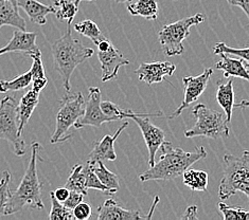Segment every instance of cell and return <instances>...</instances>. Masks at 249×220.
Masks as SVG:
<instances>
[{"label":"cell","mask_w":249,"mask_h":220,"mask_svg":"<svg viewBox=\"0 0 249 220\" xmlns=\"http://www.w3.org/2000/svg\"><path fill=\"white\" fill-rule=\"evenodd\" d=\"M51 198V211L49 214L50 220H73L72 211L65 207L60 201H57L52 192L50 193Z\"/></svg>","instance_id":"f546056e"},{"label":"cell","mask_w":249,"mask_h":220,"mask_svg":"<svg viewBox=\"0 0 249 220\" xmlns=\"http://www.w3.org/2000/svg\"><path fill=\"white\" fill-rule=\"evenodd\" d=\"M181 175L183 184L192 191L203 192L207 189V186H208V174L205 170H197L189 168Z\"/></svg>","instance_id":"603a6c76"},{"label":"cell","mask_w":249,"mask_h":220,"mask_svg":"<svg viewBox=\"0 0 249 220\" xmlns=\"http://www.w3.org/2000/svg\"><path fill=\"white\" fill-rule=\"evenodd\" d=\"M205 21V15L197 13L180 20L163 26L159 31V43L167 56H176L183 53L182 41L190 35V29Z\"/></svg>","instance_id":"8992f818"},{"label":"cell","mask_w":249,"mask_h":220,"mask_svg":"<svg viewBox=\"0 0 249 220\" xmlns=\"http://www.w3.org/2000/svg\"><path fill=\"white\" fill-rule=\"evenodd\" d=\"M93 50L87 48L82 41L72 37L71 23H67V30L63 36L52 44V55L54 69L60 73L63 86L69 92L71 90L70 77L75 68L93 55Z\"/></svg>","instance_id":"7a4b0ae2"},{"label":"cell","mask_w":249,"mask_h":220,"mask_svg":"<svg viewBox=\"0 0 249 220\" xmlns=\"http://www.w3.org/2000/svg\"><path fill=\"white\" fill-rule=\"evenodd\" d=\"M74 29L76 32H79L83 36L90 38L94 45H97L104 37L101 30L97 26V23L90 19H85L81 22L75 23Z\"/></svg>","instance_id":"83f0119b"},{"label":"cell","mask_w":249,"mask_h":220,"mask_svg":"<svg viewBox=\"0 0 249 220\" xmlns=\"http://www.w3.org/2000/svg\"><path fill=\"white\" fill-rule=\"evenodd\" d=\"M127 126V122L123 123L122 126L119 127L114 135H106L100 141L96 142L89 156H88V161L96 163L99 161H115L117 159V154L115 152V142L118 139V136Z\"/></svg>","instance_id":"5bb4252c"},{"label":"cell","mask_w":249,"mask_h":220,"mask_svg":"<svg viewBox=\"0 0 249 220\" xmlns=\"http://www.w3.org/2000/svg\"><path fill=\"white\" fill-rule=\"evenodd\" d=\"M37 34L35 32H27L17 29L13 33V37L3 48L0 49V55L5 53H25L29 55L30 53L38 50L36 46Z\"/></svg>","instance_id":"9a60e30c"},{"label":"cell","mask_w":249,"mask_h":220,"mask_svg":"<svg viewBox=\"0 0 249 220\" xmlns=\"http://www.w3.org/2000/svg\"><path fill=\"white\" fill-rule=\"evenodd\" d=\"M85 110V100L82 92L66 94L61 100V107L56 116L55 130L51 136V144L58 143L69 139V130L74 123L83 116Z\"/></svg>","instance_id":"52a82bcc"},{"label":"cell","mask_w":249,"mask_h":220,"mask_svg":"<svg viewBox=\"0 0 249 220\" xmlns=\"http://www.w3.org/2000/svg\"><path fill=\"white\" fill-rule=\"evenodd\" d=\"M92 209L89 203L82 201L78 205H75L72 209L73 218L76 220H86L91 217Z\"/></svg>","instance_id":"e575fe53"},{"label":"cell","mask_w":249,"mask_h":220,"mask_svg":"<svg viewBox=\"0 0 249 220\" xmlns=\"http://www.w3.org/2000/svg\"><path fill=\"white\" fill-rule=\"evenodd\" d=\"M51 1H53V2H55V0H51Z\"/></svg>","instance_id":"bcb514c9"},{"label":"cell","mask_w":249,"mask_h":220,"mask_svg":"<svg viewBox=\"0 0 249 220\" xmlns=\"http://www.w3.org/2000/svg\"><path fill=\"white\" fill-rule=\"evenodd\" d=\"M175 1H177V0H175Z\"/></svg>","instance_id":"7dc6e473"},{"label":"cell","mask_w":249,"mask_h":220,"mask_svg":"<svg viewBox=\"0 0 249 220\" xmlns=\"http://www.w3.org/2000/svg\"><path fill=\"white\" fill-rule=\"evenodd\" d=\"M96 162H91L87 160V164L84 166V172H85V186L86 188H93L98 189L101 192L108 193V189L104 184L99 180V178L93 172V164Z\"/></svg>","instance_id":"4dcf8cb0"},{"label":"cell","mask_w":249,"mask_h":220,"mask_svg":"<svg viewBox=\"0 0 249 220\" xmlns=\"http://www.w3.org/2000/svg\"><path fill=\"white\" fill-rule=\"evenodd\" d=\"M212 74L213 68H206L204 72L200 75L183 77L182 82L183 88H185V99H183V102H181L178 108L169 117L170 120L180 116L181 112L185 110L188 106H190L193 102H195V101L198 100V98L206 90L207 86H208V83Z\"/></svg>","instance_id":"30bf717a"},{"label":"cell","mask_w":249,"mask_h":220,"mask_svg":"<svg viewBox=\"0 0 249 220\" xmlns=\"http://www.w3.org/2000/svg\"><path fill=\"white\" fill-rule=\"evenodd\" d=\"M74 3L78 5V7H80V3L83 1V0H73ZM85 1H94V0H85Z\"/></svg>","instance_id":"7bdbcfd3"},{"label":"cell","mask_w":249,"mask_h":220,"mask_svg":"<svg viewBox=\"0 0 249 220\" xmlns=\"http://www.w3.org/2000/svg\"><path fill=\"white\" fill-rule=\"evenodd\" d=\"M29 56H30L33 59L32 67L30 69V72H31V75H32V81L36 80V79H43V77H46L43 61H41V52H40V50L38 49L36 51L30 53Z\"/></svg>","instance_id":"836d02e7"},{"label":"cell","mask_w":249,"mask_h":220,"mask_svg":"<svg viewBox=\"0 0 249 220\" xmlns=\"http://www.w3.org/2000/svg\"><path fill=\"white\" fill-rule=\"evenodd\" d=\"M11 174L9 170H4L2 172L1 180H0V217L5 216V211L11 197Z\"/></svg>","instance_id":"f1b7e54d"},{"label":"cell","mask_w":249,"mask_h":220,"mask_svg":"<svg viewBox=\"0 0 249 220\" xmlns=\"http://www.w3.org/2000/svg\"><path fill=\"white\" fill-rule=\"evenodd\" d=\"M111 43H110V40L108 39V38H106V37H103L102 39H101L99 43L97 44V46H98V49H99V51H102V52H104V51H107L110 47H111Z\"/></svg>","instance_id":"60d3db41"},{"label":"cell","mask_w":249,"mask_h":220,"mask_svg":"<svg viewBox=\"0 0 249 220\" xmlns=\"http://www.w3.org/2000/svg\"><path fill=\"white\" fill-rule=\"evenodd\" d=\"M127 11L133 16H141L147 20L158 18L157 0H137L134 3L127 4Z\"/></svg>","instance_id":"7402d4cb"},{"label":"cell","mask_w":249,"mask_h":220,"mask_svg":"<svg viewBox=\"0 0 249 220\" xmlns=\"http://www.w3.org/2000/svg\"><path fill=\"white\" fill-rule=\"evenodd\" d=\"M159 201V198L157 197H155V200H154V203H153V206H152V209H151V211H150V214L147 216H145V219H149V218H151L152 217V214H153V212H154V207H155L156 205H157V202Z\"/></svg>","instance_id":"b9f144b4"},{"label":"cell","mask_w":249,"mask_h":220,"mask_svg":"<svg viewBox=\"0 0 249 220\" xmlns=\"http://www.w3.org/2000/svg\"><path fill=\"white\" fill-rule=\"evenodd\" d=\"M219 55L222 56V59L215 64V69L222 71L225 79L232 76L248 81V63L243 61V59L229 57L227 54Z\"/></svg>","instance_id":"ffe728a7"},{"label":"cell","mask_w":249,"mask_h":220,"mask_svg":"<svg viewBox=\"0 0 249 220\" xmlns=\"http://www.w3.org/2000/svg\"><path fill=\"white\" fill-rule=\"evenodd\" d=\"M98 57L102 69V82L116 79L119 69L129 64L128 59L124 57L121 51L118 50L114 45H111L107 51H99Z\"/></svg>","instance_id":"4fadbf2b"},{"label":"cell","mask_w":249,"mask_h":220,"mask_svg":"<svg viewBox=\"0 0 249 220\" xmlns=\"http://www.w3.org/2000/svg\"><path fill=\"white\" fill-rule=\"evenodd\" d=\"M39 150L40 145L38 142H33L30 162L18 187L15 192L11 193L5 216L19 212L26 206L32 209H44L43 199H41V184L39 183L36 169Z\"/></svg>","instance_id":"3957f363"},{"label":"cell","mask_w":249,"mask_h":220,"mask_svg":"<svg viewBox=\"0 0 249 220\" xmlns=\"http://www.w3.org/2000/svg\"><path fill=\"white\" fill-rule=\"evenodd\" d=\"M181 219H197V206L190 205L186 210L185 214L181 216Z\"/></svg>","instance_id":"ab89813d"},{"label":"cell","mask_w":249,"mask_h":220,"mask_svg":"<svg viewBox=\"0 0 249 220\" xmlns=\"http://www.w3.org/2000/svg\"><path fill=\"white\" fill-rule=\"evenodd\" d=\"M218 209L225 220H248L249 218L248 211L242 207H232L224 202H219Z\"/></svg>","instance_id":"1f68e13d"},{"label":"cell","mask_w":249,"mask_h":220,"mask_svg":"<svg viewBox=\"0 0 249 220\" xmlns=\"http://www.w3.org/2000/svg\"><path fill=\"white\" fill-rule=\"evenodd\" d=\"M32 82V75L30 70L26 73L18 75L12 81H0V92L4 93L8 91H19L30 86Z\"/></svg>","instance_id":"4316f807"},{"label":"cell","mask_w":249,"mask_h":220,"mask_svg":"<svg viewBox=\"0 0 249 220\" xmlns=\"http://www.w3.org/2000/svg\"><path fill=\"white\" fill-rule=\"evenodd\" d=\"M224 176L219 183L218 196L223 200L236 193L249 197V152L244 151L241 157L226 153L223 158Z\"/></svg>","instance_id":"277c9868"},{"label":"cell","mask_w":249,"mask_h":220,"mask_svg":"<svg viewBox=\"0 0 249 220\" xmlns=\"http://www.w3.org/2000/svg\"><path fill=\"white\" fill-rule=\"evenodd\" d=\"M9 1H11L12 3H13L14 5H16V7H17V0H9Z\"/></svg>","instance_id":"f6af8a7d"},{"label":"cell","mask_w":249,"mask_h":220,"mask_svg":"<svg viewBox=\"0 0 249 220\" xmlns=\"http://www.w3.org/2000/svg\"><path fill=\"white\" fill-rule=\"evenodd\" d=\"M132 118L137 123L142 133V135H143L147 150H149V164L151 168L156 162V153L159 151L160 145L164 141V132L157 127L156 125H154L149 117L136 116Z\"/></svg>","instance_id":"8fae6325"},{"label":"cell","mask_w":249,"mask_h":220,"mask_svg":"<svg viewBox=\"0 0 249 220\" xmlns=\"http://www.w3.org/2000/svg\"><path fill=\"white\" fill-rule=\"evenodd\" d=\"M31 84H32L33 90L40 92L47 86V84H48V80H47V77H43V79H36V80H33L31 82Z\"/></svg>","instance_id":"f35d334b"},{"label":"cell","mask_w":249,"mask_h":220,"mask_svg":"<svg viewBox=\"0 0 249 220\" xmlns=\"http://www.w3.org/2000/svg\"><path fill=\"white\" fill-rule=\"evenodd\" d=\"M115 1H116L117 3H125V2L130 1V0H115Z\"/></svg>","instance_id":"ee69618b"},{"label":"cell","mask_w":249,"mask_h":220,"mask_svg":"<svg viewBox=\"0 0 249 220\" xmlns=\"http://www.w3.org/2000/svg\"><path fill=\"white\" fill-rule=\"evenodd\" d=\"M17 7L26 12L32 22L39 26L46 25L47 15L55 12L53 5L43 4L37 0H17Z\"/></svg>","instance_id":"d6986e66"},{"label":"cell","mask_w":249,"mask_h":220,"mask_svg":"<svg viewBox=\"0 0 249 220\" xmlns=\"http://www.w3.org/2000/svg\"><path fill=\"white\" fill-rule=\"evenodd\" d=\"M216 100L219 106L222 107L225 117L228 123L231 122L232 118V112L234 107H240V108H246L248 107V101H243L241 103L235 104L234 102V91H233V79H230L227 82L223 80L217 82V92Z\"/></svg>","instance_id":"2e32d148"},{"label":"cell","mask_w":249,"mask_h":220,"mask_svg":"<svg viewBox=\"0 0 249 220\" xmlns=\"http://www.w3.org/2000/svg\"><path fill=\"white\" fill-rule=\"evenodd\" d=\"M69 192L70 191H69L67 187L63 186V187H60V188L55 189L54 192H52V194H53V196H54V198L57 201H60L61 203H63V202L67 199L68 195H69Z\"/></svg>","instance_id":"74e56055"},{"label":"cell","mask_w":249,"mask_h":220,"mask_svg":"<svg viewBox=\"0 0 249 220\" xmlns=\"http://www.w3.org/2000/svg\"><path fill=\"white\" fill-rule=\"evenodd\" d=\"M69 191H74L83 195L87 194V188L85 186V172L84 166L82 164H76L72 168L68 180L65 184Z\"/></svg>","instance_id":"d4e9b609"},{"label":"cell","mask_w":249,"mask_h":220,"mask_svg":"<svg viewBox=\"0 0 249 220\" xmlns=\"http://www.w3.org/2000/svg\"><path fill=\"white\" fill-rule=\"evenodd\" d=\"M93 172L99 178V180L107 187L109 195H115L119 191V177L106 168L102 161L93 164Z\"/></svg>","instance_id":"cb8c5ba5"},{"label":"cell","mask_w":249,"mask_h":220,"mask_svg":"<svg viewBox=\"0 0 249 220\" xmlns=\"http://www.w3.org/2000/svg\"><path fill=\"white\" fill-rule=\"evenodd\" d=\"M213 53L214 54H232L235 56H239L243 61H245L248 63V58H249V49L247 47L243 49H236V48H230L227 45H225L224 43H217L214 48H213Z\"/></svg>","instance_id":"d6a6232c"},{"label":"cell","mask_w":249,"mask_h":220,"mask_svg":"<svg viewBox=\"0 0 249 220\" xmlns=\"http://www.w3.org/2000/svg\"><path fill=\"white\" fill-rule=\"evenodd\" d=\"M55 17L61 21L66 20L67 23H72L74 17L78 13L79 7L73 0H55Z\"/></svg>","instance_id":"484cf974"},{"label":"cell","mask_w":249,"mask_h":220,"mask_svg":"<svg viewBox=\"0 0 249 220\" xmlns=\"http://www.w3.org/2000/svg\"><path fill=\"white\" fill-rule=\"evenodd\" d=\"M17 101L13 97H5L0 101V140H7L13 145L16 156L26 153L25 141L18 134Z\"/></svg>","instance_id":"ba28073f"},{"label":"cell","mask_w":249,"mask_h":220,"mask_svg":"<svg viewBox=\"0 0 249 220\" xmlns=\"http://www.w3.org/2000/svg\"><path fill=\"white\" fill-rule=\"evenodd\" d=\"M228 3L233 7H240L245 15L249 16V0H227Z\"/></svg>","instance_id":"8d00e7d4"},{"label":"cell","mask_w":249,"mask_h":220,"mask_svg":"<svg viewBox=\"0 0 249 220\" xmlns=\"http://www.w3.org/2000/svg\"><path fill=\"white\" fill-rule=\"evenodd\" d=\"M159 150L161 152V156L150 169L139 176L140 181L173 180L174 178L181 176L187 169L191 168V165L207 157L204 146H196L194 152H188L180 147H174L171 142L165 140L160 145Z\"/></svg>","instance_id":"6da1fadb"},{"label":"cell","mask_w":249,"mask_h":220,"mask_svg":"<svg viewBox=\"0 0 249 220\" xmlns=\"http://www.w3.org/2000/svg\"><path fill=\"white\" fill-rule=\"evenodd\" d=\"M11 26L18 30L26 31V21L19 14L18 7L9 0H0V28Z\"/></svg>","instance_id":"44dd1931"},{"label":"cell","mask_w":249,"mask_h":220,"mask_svg":"<svg viewBox=\"0 0 249 220\" xmlns=\"http://www.w3.org/2000/svg\"><path fill=\"white\" fill-rule=\"evenodd\" d=\"M99 220H137L145 219L140 215L139 211L126 210L118 204L114 199L105 200L104 203L99 206Z\"/></svg>","instance_id":"e0dca14e"},{"label":"cell","mask_w":249,"mask_h":220,"mask_svg":"<svg viewBox=\"0 0 249 220\" xmlns=\"http://www.w3.org/2000/svg\"><path fill=\"white\" fill-rule=\"evenodd\" d=\"M39 103V92L29 90L20 99L19 103L17 104V116H18V134L22 135V132L30 120L32 114Z\"/></svg>","instance_id":"ac0fdd59"},{"label":"cell","mask_w":249,"mask_h":220,"mask_svg":"<svg viewBox=\"0 0 249 220\" xmlns=\"http://www.w3.org/2000/svg\"><path fill=\"white\" fill-rule=\"evenodd\" d=\"M84 196L85 195H83L81 193L74 192V191H70L67 199L63 202L64 206L72 211V209H73L75 205H78L80 202L83 201V199H84Z\"/></svg>","instance_id":"d590c367"},{"label":"cell","mask_w":249,"mask_h":220,"mask_svg":"<svg viewBox=\"0 0 249 220\" xmlns=\"http://www.w3.org/2000/svg\"><path fill=\"white\" fill-rule=\"evenodd\" d=\"M193 115L196 118L194 126L185 133L186 138L204 136L209 139L227 138L230 135L229 123L221 112L210 109L204 104H197L193 107Z\"/></svg>","instance_id":"5b68a950"},{"label":"cell","mask_w":249,"mask_h":220,"mask_svg":"<svg viewBox=\"0 0 249 220\" xmlns=\"http://www.w3.org/2000/svg\"><path fill=\"white\" fill-rule=\"evenodd\" d=\"M176 66L170 62H155L143 63L136 70L138 79L141 82L146 83L149 86L161 83L165 76L173 75Z\"/></svg>","instance_id":"7c38bea8"},{"label":"cell","mask_w":249,"mask_h":220,"mask_svg":"<svg viewBox=\"0 0 249 220\" xmlns=\"http://www.w3.org/2000/svg\"><path fill=\"white\" fill-rule=\"evenodd\" d=\"M101 91L99 87L88 88V101L85 102V110L83 116L76 121L73 127L80 129L86 126L100 127L104 123L112 122L114 118L103 114L100 107Z\"/></svg>","instance_id":"9c48e42d"}]
</instances>
